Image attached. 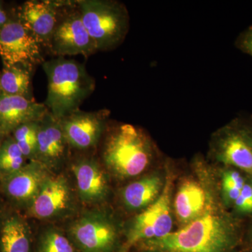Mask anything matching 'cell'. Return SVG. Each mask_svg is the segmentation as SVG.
I'll return each mask as SVG.
<instances>
[{"instance_id": "obj_19", "label": "cell", "mask_w": 252, "mask_h": 252, "mask_svg": "<svg viewBox=\"0 0 252 252\" xmlns=\"http://www.w3.org/2000/svg\"><path fill=\"white\" fill-rule=\"evenodd\" d=\"M1 252H31L29 231L23 221L16 217L5 222L1 230Z\"/></svg>"}, {"instance_id": "obj_20", "label": "cell", "mask_w": 252, "mask_h": 252, "mask_svg": "<svg viewBox=\"0 0 252 252\" xmlns=\"http://www.w3.org/2000/svg\"><path fill=\"white\" fill-rule=\"evenodd\" d=\"M31 71L21 66L4 67L0 77L1 94L28 97L31 94Z\"/></svg>"}, {"instance_id": "obj_6", "label": "cell", "mask_w": 252, "mask_h": 252, "mask_svg": "<svg viewBox=\"0 0 252 252\" xmlns=\"http://www.w3.org/2000/svg\"><path fill=\"white\" fill-rule=\"evenodd\" d=\"M212 153L218 161L252 174V132L238 119L217 132Z\"/></svg>"}, {"instance_id": "obj_10", "label": "cell", "mask_w": 252, "mask_h": 252, "mask_svg": "<svg viewBox=\"0 0 252 252\" xmlns=\"http://www.w3.org/2000/svg\"><path fill=\"white\" fill-rule=\"evenodd\" d=\"M109 114L106 109L91 112L77 109L59 119L67 144L79 149L94 147L102 135Z\"/></svg>"}, {"instance_id": "obj_7", "label": "cell", "mask_w": 252, "mask_h": 252, "mask_svg": "<svg viewBox=\"0 0 252 252\" xmlns=\"http://www.w3.org/2000/svg\"><path fill=\"white\" fill-rule=\"evenodd\" d=\"M41 46L21 21H8L0 30V57L4 67L32 69L44 63Z\"/></svg>"}, {"instance_id": "obj_9", "label": "cell", "mask_w": 252, "mask_h": 252, "mask_svg": "<svg viewBox=\"0 0 252 252\" xmlns=\"http://www.w3.org/2000/svg\"><path fill=\"white\" fill-rule=\"evenodd\" d=\"M72 242L81 252H112L117 240L115 226L104 215L86 214L69 229Z\"/></svg>"}, {"instance_id": "obj_32", "label": "cell", "mask_w": 252, "mask_h": 252, "mask_svg": "<svg viewBox=\"0 0 252 252\" xmlns=\"http://www.w3.org/2000/svg\"></svg>"}, {"instance_id": "obj_14", "label": "cell", "mask_w": 252, "mask_h": 252, "mask_svg": "<svg viewBox=\"0 0 252 252\" xmlns=\"http://www.w3.org/2000/svg\"><path fill=\"white\" fill-rule=\"evenodd\" d=\"M67 144L59 119L48 112L39 122L36 154L38 161L45 165L59 162L64 157Z\"/></svg>"}, {"instance_id": "obj_17", "label": "cell", "mask_w": 252, "mask_h": 252, "mask_svg": "<svg viewBox=\"0 0 252 252\" xmlns=\"http://www.w3.org/2000/svg\"><path fill=\"white\" fill-rule=\"evenodd\" d=\"M206 203L203 189L197 182L186 180L177 190L175 200V210L182 223H187L203 215Z\"/></svg>"}, {"instance_id": "obj_15", "label": "cell", "mask_w": 252, "mask_h": 252, "mask_svg": "<svg viewBox=\"0 0 252 252\" xmlns=\"http://www.w3.org/2000/svg\"><path fill=\"white\" fill-rule=\"evenodd\" d=\"M81 198L88 203L100 201L107 192L105 175L94 160L82 158L72 166Z\"/></svg>"}, {"instance_id": "obj_4", "label": "cell", "mask_w": 252, "mask_h": 252, "mask_svg": "<svg viewBox=\"0 0 252 252\" xmlns=\"http://www.w3.org/2000/svg\"><path fill=\"white\" fill-rule=\"evenodd\" d=\"M77 5L97 51L115 49L124 41L130 23L125 4L114 0H81Z\"/></svg>"}, {"instance_id": "obj_2", "label": "cell", "mask_w": 252, "mask_h": 252, "mask_svg": "<svg viewBox=\"0 0 252 252\" xmlns=\"http://www.w3.org/2000/svg\"><path fill=\"white\" fill-rule=\"evenodd\" d=\"M230 231L216 215L203 214L182 229L141 244L146 250L161 252H224Z\"/></svg>"}, {"instance_id": "obj_5", "label": "cell", "mask_w": 252, "mask_h": 252, "mask_svg": "<svg viewBox=\"0 0 252 252\" xmlns=\"http://www.w3.org/2000/svg\"><path fill=\"white\" fill-rule=\"evenodd\" d=\"M172 180L167 176L160 196L134 220L127 233L123 252L149 240L162 238L171 233Z\"/></svg>"}, {"instance_id": "obj_23", "label": "cell", "mask_w": 252, "mask_h": 252, "mask_svg": "<svg viewBox=\"0 0 252 252\" xmlns=\"http://www.w3.org/2000/svg\"><path fill=\"white\" fill-rule=\"evenodd\" d=\"M37 252H77L76 247L61 232L46 230L39 239Z\"/></svg>"}, {"instance_id": "obj_16", "label": "cell", "mask_w": 252, "mask_h": 252, "mask_svg": "<svg viewBox=\"0 0 252 252\" xmlns=\"http://www.w3.org/2000/svg\"><path fill=\"white\" fill-rule=\"evenodd\" d=\"M46 165L34 160L9 175L6 190L12 198L21 201H32L48 178Z\"/></svg>"}, {"instance_id": "obj_31", "label": "cell", "mask_w": 252, "mask_h": 252, "mask_svg": "<svg viewBox=\"0 0 252 252\" xmlns=\"http://www.w3.org/2000/svg\"></svg>"}, {"instance_id": "obj_11", "label": "cell", "mask_w": 252, "mask_h": 252, "mask_svg": "<svg viewBox=\"0 0 252 252\" xmlns=\"http://www.w3.org/2000/svg\"><path fill=\"white\" fill-rule=\"evenodd\" d=\"M67 2L27 1L21 9V22L41 46L49 47Z\"/></svg>"}, {"instance_id": "obj_29", "label": "cell", "mask_w": 252, "mask_h": 252, "mask_svg": "<svg viewBox=\"0 0 252 252\" xmlns=\"http://www.w3.org/2000/svg\"><path fill=\"white\" fill-rule=\"evenodd\" d=\"M249 127H250V130H252V126H248Z\"/></svg>"}, {"instance_id": "obj_25", "label": "cell", "mask_w": 252, "mask_h": 252, "mask_svg": "<svg viewBox=\"0 0 252 252\" xmlns=\"http://www.w3.org/2000/svg\"><path fill=\"white\" fill-rule=\"evenodd\" d=\"M223 185L233 186V187L242 190L245 185V181L238 172L235 171V170H227L223 174Z\"/></svg>"}, {"instance_id": "obj_30", "label": "cell", "mask_w": 252, "mask_h": 252, "mask_svg": "<svg viewBox=\"0 0 252 252\" xmlns=\"http://www.w3.org/2000/svg\"><path fill=\"white\" fill-rule=\"evenodd\" d=\"M1 88H0V96H1Z\"/></svg>"}, {"instance_id": "obj_8", "label": "cell", "mask_w": 252, "mask_h": 252, "mask_svg": "<svg viewBox=\"0 0 252 252\" xmlns=\"http://www.w3.org/2000/svg\"><path fill=\"white\" fill-rule=\"evenodd\" d=\"M69 4L67 3L63 9L50 49L58 57L77 55L87 57L97 49L83 23L79 8L66 9Z\"/></svg>"}, {"instance_id": "obj_24", "label": "cell", "mask_w": 252, "mask_h": 252, "mask_svg": "<svg viewBox=\"0 0 252 252\" xmlns=\"http://www.w3.org/2000/svg\"><path fill=\"white\" fill-rule=\"evenodd\" d=\"M235 47L252 57V26L242 32L237 37Z\"/></svg>"}, {"instance_id": "obj_3", "label": "cell", "mask_w": 252, "mask_h": 252, "mask_svg": "<svg viewBox=\"0 0 252 252\" xmlns=\"http://www.w3.org/2000/svg\"><path fill=\"white\" fill-rule=\"evenodd\" d=\"M155 154L150 137L128 124L116 126L104 142L103 159L110 171L122 178L135 177L149 166Z\"/></svg>"}, {"instance_id": "obj_21", "label": "cell", "mask_w": 252, "mask_h": 252, "mask_svg": "<svg viewBox=\"0 0 252 252\" xmlns=\"http://www.w3.org/2000/svg\"><path fill=\"white\" fill-rule=\"evenodd\" d=\"M39 122L23 124L14 131V140L24 157L36 158Z\"/></svg>"}, {"instance_id": "obj_22", "label": "cell", "mask_w": 252, "mask_h": 252, "mask_svg": "<svg viewBox=\"0 0 252 252\" xmlns=\"http://www.w3.org/2000/svg\"><path fill=\"white\" fill-rule=\"evenodd\" d=\"M24 156L14 139L5 141L0 147V170L9 175L22 168Z\"/></svg>"}, {"instance_id": "obj_18", "label": "cell", "mask_w": 252, "mask_h": 252, "mask_svg": "<svg viewBox=\"0 0 252 252\" xmlns=\"http://www.w3.org/2000/svg\"><path fill=\"white\" fill-rule=\"evenodd\" d=\"M157 175L144 177L127 185L123 191V200L132 210L147 208L160 196L164 187Z\"/></svg>"}, {"instance_id": "obj_1", "label": "cell", "mask_w": 252, "mask_h": 252, "mask_svg": "<svg viewBox=\"0 0 252 252\" xmlns=\"http://www.w3.org/2000/svg\"><path fill=\"white\" fill-rule=\"evenodd\" d=\"M42 66L48 80L44 104L56 119H62L79 109L95 89V81L82 63L58 57L44 61Z\"/></svg>"}, {"instance_id": "obj_12", "label": "cell", "mask_w": 252, "mask_h": 252, "mask_svg": "<svg viewBox=\"0 0 252 252\" xmlns=\"http://www.w3.org/2000/svg\"><path fill=\"white\" fill-rule=\"evenodd\" d=\"M44 104L23 96H0V132L3 133L15 130L20 126L29 122H39L47 113Z\"/></svg>"}, {"instance_id": "obj_13", "label": "cell", "mask_w": 252, "mask_h": 252, "mask_svg": "<svg viewBox=\"0 0 252 252\" xmlns=\"http://www.w3.org/2000/svg\"><path fill=\"white\" fill-rule=\"evenodd\" d=\"M69 201L70 191L65 179L49 177L32 201L30 211L37 219L52 218L66 210Z\"/></svg>"}, {"instance_id": "obj_26", "label": "cell", "mask_w": 252, "mask_h": 252, "mask_svg": "<svg viewBox=\"0 0 252 252\" xmlns=\"http://www.w3.org/2000/svg\"><path fill=\"white\" fill-rule=\"evenodd\" d=\"M223 190L224 195L227 200L235 202L241 193V190L233 186L223 185Z\"/></svg>"}, {"instance_id": "obj_27", "label": "cell", "mask_w": 252, "mask_h": 252, "mask_svg": "<svg viewBox=\"0 0 252 252\" xmlns=\"http://www.w3.org/2000/svg\"><path fill=\"white\" fill-rule=\"evenodd\" d=\"M241 195L248 203L252 210V187L250 185L245 184L243 188L241 190Z\"/></svg>"}, {"instance_id": "obj_28", "label": "cell", "mask_w": 252, "mask_h": 252, "mask_svg": "<svg viewBox=\"0 0 252 252\" xmlns=\"http://www.w3.org/2000/svg\"><path fill=\"white\" fill-rule=\"evenodd\" d=\"M8 22L6 13L0 7V30Z\"/></svg>"}]
</instances>
